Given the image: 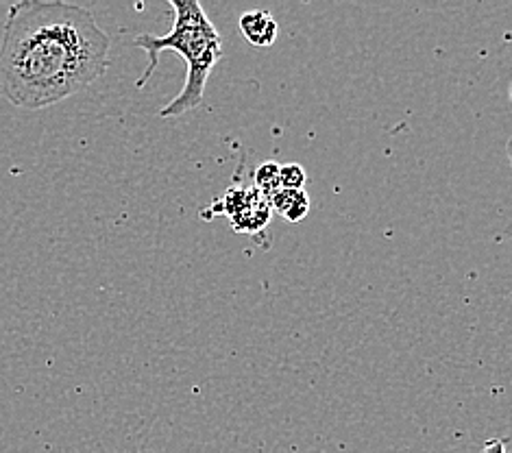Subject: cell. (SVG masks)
<instances>
[{"mask_svg": "<svg viewBox=\"0 0 512 453\" xmlns=\"http://www.w3.org/2000/svg\"><path fill=\"white\" fill-rule=\"evenodd\" d=\"M109 48L112 38L85 7L20 0L0 40V96L22 109L62 103L105 75Z\"/></svg>", "mask_w": 512, "mask_h": 453, "instance_id": "6da1fadb", "label": "cell"}, {"mask_svg": "<svg viewBox=\"0 0 512 453\" xmlns=\"http://www.w3.org/2000/svg\"><path fill=\"white\" fill-rule=\"evenodd\" d=\"M168 7L175 11V24L170 33H140L133 40V44L149 55V66L140 77L138 88H144V83L153 77L157 64H160V53L173 51L186 61L188 75L184 90L160 109V116L166 120L184 116L203 105L207 79H210V72L223 57L221 33L216 31L214 22L197 0H168Z\"/></svg>", "mask_w": 512, "mask_h": 453, "instance_id": "7a4b0ae2", "label": "cell"}, {"mask_svg": "<svg viewBox=\"0 0 512 453\" xmlns=\"http://www.w3.org/2000/svg\"><path fill=\"white\" fill-rule=\"evenodd\" d=\"M212 212L227 216L238 234H258V231L268 227L273 216L271 203L253 186V179L242 177L240 170L234 186L225 192L221 201L214 203Z\"/></svg>", "mask_w": 512, "mask_h": 453, "instance_id": "3957f363", "label": "cell"}, {"mask_svg": "<svg viewBox=\"0 0 512 453\" xmlns=\"http://www.w3.org/2000/svg\"><path fill=\"white\" fill-rule=\"evenodd\" d=\"M238 24H240V33L245 35V40L255 48L273 46L277 35H279V27H277L275 18L268 14V11H262V9L242 14Z\"/></svg>", "mask_w": 512, "mask_h": 453, "instance_id": "277c9868", "label": "cell"}, {"mask_svg": "<svg viewBox=\"0 0 512 453\" xmlns=\"http://www.w3.org/2000/svg\"><path fill=\"white\" fill-rule=\"evenodd\" d=\"M268 203H271V210L290 223H299L310 214V197L306 190H279Z\"/></svg>", "mask_w": 512, "mask_h": 453, "instance_id": "5b68a950", "label": "cell"}, {"mask_svg": "<svg viewBox=\"0 0 512 453\" xmlns=\"http://www.w3.org/2000/svg\"><path fill=\"white\" fill-rule=\"evenodd\" d=\"M253 186L266 201H271L275 194L282 190V181H279V164L264 162L253 170Z\"/></svg>", "mask_w": 512, "mask_h": 453, "instance_id": "8992f818", "label": "cell"}, {"mask_svg": "<svg viewBox=\"0 0 512 453\" xmlns=\"http://www.w3.org/2000/svg\"><path fill=\"white\" fill-rule=\"evenodd\" d=\"M279 181H282V190H306L308 175L303 166L286 164L279 166Z\"/></svg>", "mask_w": 512, "mask_h": 453, "instance_id": "52a82bcc", "label": "cell"}, {"mask_svg": "<svg viewBox=\"0 0 512 453\" xmlns=\"http://www.w3.org/2000/svg\"><path fill=\"white\" fill-rule=\"evenodd\" d=\"M482 453H508L506 451V440L504 438L486 440L484 447H482Z\"/></svg>", "mask_w": 512, "mask_h": 453, "instance_id": "ba28073f", "label": "cell"}]
</instances>
